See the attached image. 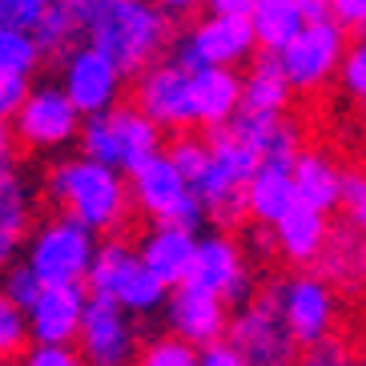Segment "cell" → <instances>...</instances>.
Instances as JSON below:
<instances>
[{
	"label": "cell",
	"instance_id": "15",
	"mask_svg": "<svg viewBox=\"0 0 366 366\" xmlns=\"http://www.w3.org/2000/svg\"><path fill=\"white\" fill-rule=\"evenodd\" d=\"M133 109L157 129H194V105H189V69L177 61H153L137 73L133 85Z\"/></svg>",
	"mask_w": 366,
	"mask_h": 366
},
{
	"label": "cell",
	"instance_id": "44",
	"mask_svg": "<svg viewBox=\"0 0 366 366\" xmlns=\"http://www.w3.org/2000/svg\"><path fill=\"white\" fill-rule=\"evenodd\" d=\"M149 4H153V9H162L165 16L173 21V16H189V12H197L205 0H149Z\"/></svg>",
	"mask_w": 366,
	"mask_h": 366
},
{
	"label": "cell",
	"instance_id": "38",
	"mask_svg": "<svg viewBox=\"0 0 366 366\" xmlns=\"http://www.w3.org/2000/svg\"><path fill=\"white\" fill-rule=\"evenodd\" d=\"M21 355H24L21 366H85L73 346H33L29 342Z\"/></svg>",
	"mask_w": 366,
	"mask_h": 366
},
{
	"label": "cell",
	"instance_id": "1",
	"mask_svg": "<svg viewBox=\"0 0 366 366\" xmlns=\"http://www.w3.org/2000/svg\"><path fill=\"white\" fill-rule=\"evenodd\" d=\"M44 194L53 197L61 217L76 222L93 237H117L133 214L125 173L89 162V157L56 162L44 173Z\"/></svg>",
	"mask_w": 366,
	"mask_h": 366
},
{
	"label": "cell",
	"instance_id": "28",
	"mask_svg": "<svg viewBox=\"0 0 366 366\" xmlns=\"http://www.w3.org/2000/svg\"><path fill=\"white\" fill-rule=\"evenodd\" d=\"M249 33H254V44L262 53H282L286 44L294 41V33L302 29V16L294 9V0H258L246 16Z\"/></svg>",
	"mask_w": 366,
	"mask_h": 366
},
{
	"label": "cell",
	"instance_id": "29",
	"mask_svg": "<svg viewBox=\"0 0 366 366\" xmlns=\"http://www.w3.org/2000/svg\"><path fill=\"white\" fill-rule=\"evenodd\" d=\"M85 36V16L69 4V0H56L53 9L41 16V24L33 29V41L41 49V56H65L69 49H76Z\"/></svg>",
	"mask_w": 366,
	"mask_h": 366
},
{
	"label": "cell",
	"instance_id": "37",
	"mask_svg": "<svg viewBox=\"0 0 366 366\" xmlns=\"http://www.w3.org/2000/svg\"><path fill=\"white\" fill-rule=\"evenodd\" d=\"M294 366H355V358H350V350L338 338H326V342H314L306 350H298Z\"/></svg>",
	"mask_w": 366,
	"mask_h": 366
},
{
	"label": "cell",
	"instance_id": "22",
	"mask_svg": "<svg viewBox=\"0 0 366 366\" xmlns=\"http://www.w3.org/2000/svg\"><path fill=\"white\" fill-rule=\"evenodd\" d=\"M269 234H274V254H282L290 266L306 269V266L318 262V254H322L326 234H330V217L294 202L290 209L269 226Z\"/></svg>",
	"mask_w": 366,
	"mask_h": 366
},
{
	"label": "cell",
	"instance_id": "13",
	"mask_svg": "<svg viewBox=\"0 0 366 366\" xmlns=\"http://www.w3.org/2000/svg\"><path fill=\"white\" fill-rule=\"evenodd\" d=\"M73 350L81 355L85 366H133V358L141 350L137 326L109 298H89Z\"/></svg>",
	"mask_w": 366,
	"mask_h": 366
},
{
	"label": "cell",
	"instance_id": "11",
	"mask_svg": "<svg viewBox=\"0 0 366 366\" xmlns=\"http://www.w3.org/2000/svg\"><path fill=\"white\" fill-rule=\"evenodd\" d=\"M254 33L246 16H202L194 29H185L177 41V65L182 69H237L254 61Z\"/></svg>",
	"mask_w": 366,
	"mask_h": 366
},
{
	"label": "cell",
	"instance_id": "36",
	"mask_svg": "<svg viewBox=\"0 0 366 366\" xmlns=\"http://www.w3.org/2000/svg\"><path fill=\"white\" fill-rule=\"evenodd\" d=\"M56 0H0V24L4 29H24V33H33L41 16L53 9Z\"/></svg>",
	"mask_w": 366,
	"mask_h": 366
},
{
	"label": "cell",
	"instance_id": "31",
	"mask_svg": "<svg viewBox=\"0 0 366 366\" xmlns=\"http://www.w3.org/2000/svg\"><path fill=\"white\" fill-rule=\"evenodd\" d=\"M133 366H197V346L173 338V334H162L137 350Z\"/></svg>",
	"mask_w": 366,
	"mask_h": 366
},
{
	"label": "cell",
	"instance_id": "10",
	"mask_svg": "<svg viewBox=\"0 0 366 366\" xmlns=\"http://www.w3.org/2000/svg\"><path fill=\"white\" fill-rule=\"evenodd\" d=\"M342 53H346V33L338 24L322 21V24H302L294 41L274 56H278V69L286 76L290 93H322L338 76Z\"/></svg>",
	"mask_w": 366,
	"mask_h": 366
},
{
	"label": "cell",
	"instance_id": "12",
	"mask_svg": "<svg viewBox=\"0 0 366 366\" xmlns=\"http://www.w3.org/2000/svg\"><path fill=\"white\" fill-rule=\"evenodd\" d=\"M189 286H202L226 306H242L254 294V274H249L246 249L229 234H197L194 266H189Z\"/></svg>",
	"mask_w": 366,
	"mask_h": 366
},
{
	"label": "cell",
	"instance_id": "19",
	"mask_svg": "<svg viewBox=\"0 0 366 366\" xmlns=\"http://www.w3.org/2000/svg\"><path fill=\"white\" fill-rule=\"evenodd\" d=\"M194 246L197 234L182 226H149V234L141 237V246L133 249L137 262L149 269L153 278L162 282L165 290L182 286L189 278V266H194Z\"/></svg>",
	"mask_w": 366,
	"mask_h": 366
},
{
	"label": "cell",
	"instance_id": "26",
	"mask_svg": "<svg viewBox=\"0 0 366 366\" xmlns=\"http://www.w3.org/2000/svg\"><path fill=\"white\" fill-rule=\"evenodd\" d=\"M290 97L294 93L278 69V56L269 53L254 56L246 76H242V109H249V113H286Z\"/></svg>",
	"mask_w": 366,
	"mask_h": 366
},
{
	"label": "cell",
	"instance_id": "17",
	"mask_svg": "<svg viewBox=\"0 0 366 366\" xmlns=\"http://www.w3.org/2000/svg\"><path fill=\"white\" fill-rule=\"evenodd\" d=\"M89 294L81 286H41L36 302L24 310L29 342L33 346H73Z\"/></svg>",
	"mask_w": 366,
	"mask_h": 366
},
{
	"label": "cell",
	"instance_id": "9",
	"mask_svg": "<svg viewBox=\"0 0 366 366\" xmlns=\"http://www.w3.org/2000/svg\"><path fill=\"white\" fill-rule=\"evenodd\" d=\"M81 113L69 105V97L61 93V85H29L21 109L9 117L12 141H21L33 153H56L76 145L81 133Z\"/></svg>",
	"mask_w": 366,
	"mask_h": 366
},
{
	"label": "cell",
	"instance_id": "40",
	"mask_svg": "<svg viewBox=\"0 0 366 366\" xmlns=\"http://www.w3.org/2000/svg\"><path fill=\"white\" fill-rule=\"evenodd\" d=\"M24 93H29V76L21 73H9V69H0V117L9 121L16 109H21Z\"/></svg>",
	"mask_w": 366,
	"mask_h": 366
},
{
	"label": "cell",
	"instance_id": "34",
	"mask_svg": "<svg viewBox=\"0 0 366 366\" xmlns=\"http://www.w3.org/2000/svg\"><path fill=\"white\" fill-rule=\"evenodd\" d=\"M29 346V326H24V310L12 306L4 294H0V362L12 355H21Z\"/></svg>",
	"mask_w": 366,
	"mask_h": 366
},
{
	"label": "cell",
	"instance_id": "39",
	"mask_svg": "<svg viewBox=\"0 0 366 366\" xmlns=\"http://www.w3.org/2000/svg\"><path fill=\"white\" fill-rule=\"evenodd\" d=\"M330 24L342 33L366 36V0H330Z\"/></svg>",
	"mask_w": 366,
	"mask_h": 366
},
{
	"label": "cell",
	"instance_id": "43",
	"mask_svg": "<svg viewBox=\"0 0 366 366\" xmlns=\"http://www.w3.org/2000/svg\"><path fill=\"white\" fill-rule=\"evenodd\" d=\"M214 16H249V9L258 4V0H205Z\"/></svg>",
	"mask_w": 366,
	"mask_h": 366
},
{
	"label": "cell",
	"instance_id": "6",
	"mask_svg": "<svg viewBox=\"0 0 366 366\" xmlns=\"http://www.w3.org/2000/svg\"><path fill=\"white\" fill-rule=\"evenodd\" d=\"M125 185H129V202L149 217L153 226H182V229H194L197 234V226L205 222L189 182L173 169L165 153H157L145 165H137L125 177Z\"/></svg>",
	"mask_w": 366,
	"mask_h": 366
},
{
	"label": "cell",
	"instance_id": "35",
	"mask_svg": "<svg viewBox=\"0 0 366 366\" xmlns=\"http://www.w3.org/2000/svg\"><path fill=\"white\" fill-rule=\"evenodd\" d=\"M0 294L12 302V306H21V310H29L36 302V294H41V282H36V274L24 262H12L4 274H0Z\"/></svg>",
	"mask_w": 366,
	"mask_h": 366
},
{
	"label": "cell",
	"instance_id": "20",
	"mask_svg": "<svg viewBox=\"0 0 366 366\" xmlns=\"http://www.w3.org/2000/svg\"><path fill=\"white\" fill-rule=\"evenodd\" d=\"M189 105H194V125H205L214 133L226 129L242 109L237 69H189Z\"/></svg>",
	"mask_w": 366,
	"mask_h": 366
},
{
	"label": "cell",
	"instance_id": "33",
	"mask_svg": "<svg viewBox=\"0 0 366 366\" xmlns=\"http://www.w3.org/2000/svg\"><path fill=\"white\" fill-rule=\"evenodd\" d=\"M165 157H169V165L177 173H182L185 182L194 185L197 182V173L205 169V157H209V145L205 141H197L194 133H182V137L173 141L169 149H165Z\"/></svg>",
	"mask_w": 366,
	"mask_h": 366
},
{
	"label": "cell",
	"instance_id": "27",
	"mask_svg": "<svg viewBox=\"0 0 366 366\" xmlns=\"http://www.w3.org/2000/svg\"><path fill=\"white\" fill-rule=\"evenodd\" d=\"M105 298L113 302V306H121L129 318H137V314H157V310H162L165 298H169V290H165L162 282H157L149 269L133 258L129 266L117 274V282L109 286Z\"/></svg>",
	"mask_w": 366,
	"mask_h": 366
},
{
	"label": "cell",
	"instance_id": "7",
	"mask_svg": "<svg viewBox=\"0 0 366 366\" xmlns=\"http://www.w3.org/2000/svg\"><path fill=\"white\" fill-rule=\"evenodd\" d=\"M226 342L246 358V366H294L298 342L278 314L274 294H249L226 322Z\"/></svg>",
	"mask_w": 366,
	"mask_h": 366
},
{
	"label": "cell",
	"instance_id": "23",
	"mask_svg": "<svg viewBox=\"0 0 366 366\" xmlns=\"http://www.w3.org/2000/svg\"><path fill=\"white\" fill-rule=\"evenodd\" d=\"M290 182H294V202L306 209L330 217V209L342 205V165L334 162L330 153L318 149H302L290 165Z\"/></svg>",
	"mask_w": 366,
	"mask_h": 366
},
{
	"label": "cell",
	"instance_id": "5",
	"mask_svg": "<svg viewBox=\"0 0 366 366\" xmlns=\"http://www.w3.org/2000/svg\"><path fill=\"white\" fill-rule=\"evenodd\" d=\"M93 249H97V237L56 214L29 229L24 266L36 274L41 286H81L89 262H93Z\"/></svg>",
	"mask_w": 366,
	"mask_h": 366
},
{
	"label": "cell",
	"instance_id": "3",
	"mask_svg": "<svg viewBox=\"0 0 366 366\" xmlns=\"http://www.w3.org/2000/svg\"><path fill=\"white\" fill-rule=\"evenodd\" d=\"M76 145H81V157L129 177L137 165H145L149 157L162 153V129L141 117L133 105H113L97 117L81 121Z\"/></svg>",
	"mask_w": 366,
	"mask_h": 366
},
{
	"label": "cell",
	"instance_id": "46",
	"mask_svg": "<svg viewBox=\"0 0 366 366\" xmlns=\"http://www.w3.org/2000/svg\"><path fill=\"white\" fill-rule=\"evenodd\" d=\"M346 214H350V226H355L358 234L366 237V182H362V194H358L355 202L346 205Z\"/></svg>",
	"mask_w": 366,
	"mask_h": 366
},
{
	"label": "cell",
	"instance_id": "48",
	"mask_svg": "<svg viewBox=\"0 0 366 366\" xmlns=\"http://www.w3.org/2000/svg\"><path fill=\"white\" fill-rule=\"evenodd\" d=\"M69 4H73V9L81 12V16H85V29H89V21H93V12H97L101 4H109V0H69Z\"/></svg>",
	"mask_w": 366,
	"mask_h": 366
},
{
	"label": "cell",
	"instance_id": "49",
	"mask_svg": "<svg viewBox=\"0 0 366 366\" xmlns=\"http://www.w3.org/2000/svg\"><path fill=\"white\" fill-rule=\"evenodd\" d=\"M355 366H366V362H355Z\"/></svg>",
	"mask_w": 366,
	"mask_h": 366
},
{
	"label": "cell",
	"instance_id": "24",
	"mask_svg": "<svg viewBox=\"0 0 366 366\" xmlns=\"http://www.w3.org/2000/svg\"><path fill=\"white\" fill-rule=\"evenodd\" d=\"M314 274L318 278H326L338 290H358L366 282V237L358 234L355 226H342V229H334L326 234V246L322 254H318V262H314Z\"/></svg>",
	"mask_w": 366,
	"mask_h": 366
},
{
	"label": "cell",
	"instance_id": "18",
	"mask_svg": "<svg viewBox=\"0 0 366 366\" xmlns=\"http://www.w3.org/2000/svg\"><path fill=\"white\" fill-rule=\"evenodd\" d=\"M226 133L234 141H242L258 162L294 165V157L302 153V129H298V121H290L286 113H249V109H237L234 121L226 125Z\"/></svg>",
	"mask_w": 366,
	"mask_h": 366
},
{
	"label": "cell",
	"instance_id": "42",
	"mask_svg": "<svg viewBox=\"0 0 366 366\" xmlns=\"http://www.w3.org/2000/svg\"><path fill=\"white\" fill-rule=\"evenodd\" d=\"M302 24H322L330 21V0H294Z\"/></svg>",
	"mask_w": 366,
	"mask_h": 366
},
{
	"label": "cell",
	"instance_id": "30",
	"mask_svg": "<svg viewBox=\"0 0 366 366\" xmlns=\"http://www.w3.org/2000/svg\"><path fill=\"white\" fill-rule=\"evenodd\" d=\"M41 61L44 56H41V49H36L33 33H24V29H4V24H0V69L33 76Z\"/></svg>",
	"mask_w": 366,
	"mask_h": 366
},
{
	"label": "cell",
	"instance_id": "21",
	"mask_svg": "<svg viewBox=\"0 0 366 366\" xmlns=\"http://www.w3.org/2000/svg\"><path fill=\"white\" fill-rule=\"evenodd\" d=\"M33 229V185L16 165H0V274L16 262Z\"/></svg>",
	"mask_w": 366,
	"mask_h": 366
},
{
	"label": "cell",
	"instance_id": "32",
	"mask_svg": "<svg viewBox=\"0 0 366 366\" xmlns=\"http://www.w3.org/2000/svg\"><path fill=\"white\" fill-rule=\"evenodd\" d=\"M342 93L358 105H366V36H355V44H346L342 65H338V76H334Z\"/></svg>",
	"mask_w": 366,
	"mask_h": 366
},
{
	"label": "cell",
	"instance_id": "45",
	"mask_svg": "<svg viewBox=\"0 0 366 366\" xmlns=\"http://www.w3.org/2000/svg\"><path fill=\"white\" fill-rule=\"evenodd\" d=\"M246 242H249V254H258V258H269V254H274V234H269L266 226H254Z\"/></svg>",
	"mask_w": 366,
	"mask_h": 366
},
{
	"label": "cell",
	"instance_id": "2",
	"mask_svg": "<svg viewBox=\"0 0 366 366\" xmlns=\"http://www.w3.org/2000/svg\"><path fill=\"white\" fill-rule=\"evenodd\" d=\"M85 36V44L105 53L121 69V76H137L141 69L162 61V53L169 49L173 21L162 9H153L149 0H109L93 12Z\"/></svg>",
	"mask_w": 366,
	"mask_h": 366
},
{
	"label": "cell",
	"instance_id": "16",
	"mask_svg": "<svg viewBox=\"0 0 366 366\" xmlns=\"http://www.w3.org/2000/svg\"><path fill=\"white\" fill-rule=\"evenodd\" d=\"M165 322H169L173 338H182V342L202 350V346L226 338L229 310H226V302L214 298L209 290L182 282V286H173L169 298H165Z\"/></svg>",
	"mask_w": 366,
	"mask_h": 366
},
{
	"label": "cell",
	"instance_id": "47",
	"mask_svg": "<svg viewBox=\"0 0 366 366\" xmlns=\"http://www.w3.org/2000/svg\"><path fill=\"white\" fill-rule=\"evenodd\" d=\"M12 145H16L12 141V125L0 117V165H12Z\"/></svg>",
	"mask_w": 366,
	"mask_h": 366
},
{
	"label": "cell",
	"instance_id": "14",
	"mask_svg": "<svg viewBox=\"0 0 366 366\" xmlns=\"http://www.w3.org/2000/svg\"><path fill=\"white\" fill-rule=\"evenodd\" d=\"M121 89H125L121 69L105 53H97L93 44H76L61 56V93L81 117H97V113L113 109Z\"/></svg>",
	"mask_w": 366,
	"mask_h": 366
},
{
	"label": "cell",
	"instance_id": "50",
	"mask_svg": "<svg viewBox=\"0 0 366 366\" xmlns=\"http://www.w3.org/2000/svg\"><path fill=\"white\" fill-rule=\"evenodd\" d=\"M0 366H4V362H0Z\"/></svg>",
	"mask_w": 366,
	"mask_h": 366
},
{
	"label": "cell",
	"instance_id": "25",
	"mask_svg": "<svg viewBox=\"0 0 366 366\" xmlns=\"http://www.w3.org/2000/svg\"><path fill=\"white\" fill-rule=\"evenodd\" d=\"M294 205V182L290 165L258 162L254 177L246 182V217H254V226H274L286 209Z\"/></svg>",
	"mask_w": 366,
	"mask_h": 366
},
{
	"label": "cell",
	"instance_id": "41",
	"mask_svg": "<svg viewBox=\"0 0 366 366\" xmlns=\"http://www.w3.org/2000/svg\"><path fill=\"white\" fill-rule=\"evenodd\" d=\"M197 366H246V358H242L234 346L222 338V342H209V346L197 350Z\"/></svg>",
	"mask_w": 366,
	"mask_h": 366
},
{
	"label": "cell",
	"instance_id": "8",
	"mask_svg": "<svg viewBox=\"0 0 366 366\" xmlns=\"http://www.w3.org/2000/svg\"><path fill=\"white\" fill-rule=\"evenodd\" d=\"M274 302H278V314L290 338L298 342V350L314 342H326L334 334L338 322V290H334L326 278L318 274H290L286 282H274L269 286Z\"/></svg>",
	"mask_w": 366,
	"mask_h": 366
},
{
	"label": "cell",
	"instance_id": "4",
	"mask_svg": "<svg viewBox=\"0 0 366 366\" xmlns=\"http://www.w3.org/2000/svg\"><path fill=\"white\" fill-rule=\"evenodd\" d=\"M209 145V157H205V169L197 173V182L189 185L202 205V214L217 226H237L246 217V182L258 169V157L234 141L226 129H217Z\"/></svg>",
	"mask_w": 366,
	"mask_h": 366
}]
</instances>
